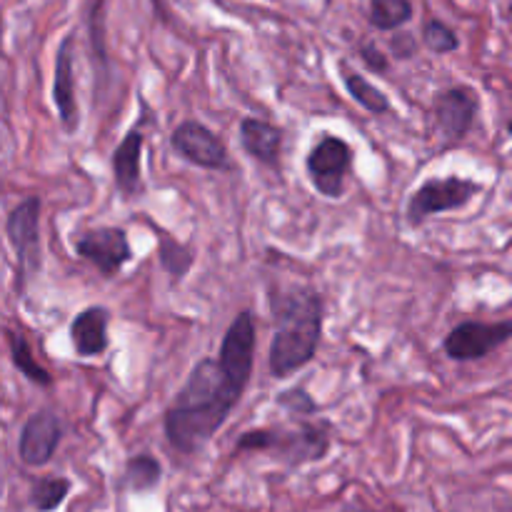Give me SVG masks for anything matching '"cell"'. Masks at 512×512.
<instances>
[{"label": "cell", "mask_w": 512, "mask_h": 512, "mask_svg": "<svg viewBox=\"0 0 512 512\" xmlns=\"http://www.w3.org/2000/svg\"><path fill=\"white\" fill-rule=\"evenodd\" d=\"M245 388L248 380L230 373L220 358H203L195 363L183 390L165 413L168 443L183 455L200 453L223 428Z\"/></svg>", "instance_id": "cell-1"}, {"label": "cell", "mask_w": 512, "mask_h": 512, "mask_svg": "<svg viewBox=\"0 0 512 512\" xmlns=\"http://www.w3.org/2000/svg\"><path fill=\"white\" fill-rule=\"evenodd\" d=\"M275 335L268 365L273 378H288L305 368L318 353L323 338V298L315 290L295 288L270 298Z\"/></svg>", "instance_id": "cell-2"}, {"label": "cell", "mask_w": 512, "mask_h": 512, "mask_svg": "<svg viewBox=\"0 0 512 512\" xmlns=\"http://www.w3.org/2000/svg\"><path fill=\"white\" fill-rule=\"evenodd\" d=\"M238 453H273L290 468L318 463L330 450V430L325 423H298L293 428L248 430L235 443Z\"/></svg>", "instance_id": "cell-3"}, {"label": "cell", "mask_w": 512, "mask_h": 512, "mask_svg": "<svg viewBox=\"0 0 512 512\" xmlns=\"http://www.w3.org/2000/svg\"><path fill=\"white\" fill-rule=\"evenodd\" d=\"M350 165H353V148L335 135H323L305 160L315 190L333 200L345 193V178L350 173Z\"/></svg>", "instance_id": "cell-4"}, {"label": "cell", "mask_w": 512, "mask_h": 512, "mask_svg": "<svg viewBox=\"0 0 512 512\" xmlns=\"http://www.w3.org/2000/svg\"><path fill=\"white\" fill-rule=\"evenodd\" d=\"M480 185L465 178H435L420 185L408 203V220L413 225L425 223L430 215L448 213V210H460L478 195Z\"/></svg>", "instance_id": "cell-5"}, {"label": "cell", "mask_w": 512, "mask_h": 512, "mask_svg": "<svg viewBox=\"0 0 512 512\" xmlns=\"http://www.w3.org/2000/svg\"><path fill=\"white\" fill-rule=\"evenodd\" d=\"M512 338V320H500V323H478L468 320L460 323L458 328L450 330L445 338L443 348L448 358L468 363V360H480L498 350Z\"/></svg>", "instance_id": "cell-6"}, {"label": "cell", "mask_w": 512, "mask_h": 512, "mask_svg": "<svg viewBox=\"0 0 512 512\" xmlns=\"http://www.w3.org/2000/svg\"><path fill=\"white\" fill-rule=\"evenodd\" d=\"M5 233L18 253L20 278L25 285V280L33 278L35 270L40 268V200L28 198L15 205L5 223Z\"/></svg>", "instance_id": "cell-7"}, {"label": "cell", "mask_w": 512, "mask_h": 512, "mask_svg": "<svg viewBox=\"0 0 512 512\" xmlns=\"http://www.w3.org/2000/svg\"><path fill=\"white\" fill-rule=\"evenodd\" d=\"M75 250L83 260L93 263L103 275H115L133 260L128 233L123 228L88 230L75 240Z\"/></svg>", "instance_id": "cell-8"}, {"label": "cell", "mask_w": 512, "mask_h": 512, "mask_svg": "<svg viewBox=\"0 0 512 512\" xmlns=\"http://www.w3.org/2000/svg\"><path fill=\"white\" fill-rule=\"evenodd\" d=\"M173 148L183 155L188 163L198 165L205 170H220L228 165V148L223 140L205 125L195 123V120H185L175 128L173 138H170Z\"/></svg>", "instance_id": "cell-9"}, {"label": "cell", "mask_w": 512, "mask_h": 512, "mask_svg": "<svg viewBox=\"0 0 512 512\" xmlns=\"http://www.w3.org/2000/svg\"><path fill=\"white\" fill-rule=\"evenodd\" d=\"M63 438V425L50 410H38L25 420L18 440V455L28 468H40L50 463Z\"/></svg>", "instance_id": "cell-10"}, {"label": "cell", "mask_w": 512, "mask_h": 512, "mask_svg": "<svg viewBox=\"0 0 512 512\" xmlns=\"http://www.w3.org/2000/svg\"><path fill=\"white\" fill-rule=\"evenodd\" d=\"M478 95L473 88H450L438 95L435 100V115H438V128L448 143H458L473 128L475 115H478Z\"/></svg>", "instance_id": "cell-11"}, {"label": "cell", "mask_w": 512, "mask_h": 512, "mask_svg": "<svg viewBox=\"0 0 512 512\" xmlns=\"http://www.w3.org/2000/svg\"><path fill=\"white\" fill-rule=\"evenodd\" d=\"M73 43L75 38H68L60 43L58 58H55V80H53V100L58 105L60 123L68 133H73L78 125V103H75V78H73Z\"/></svg>", "instance_id": "cell-12"}, {"label": "cell", "mask_w": 512, "mask_h": 512, "mask_svg": "<svg viewBox=\"0 0 512 512\" xmlns=\"http://www.w3.org/2000/svg\"><path fill=\"white\" fill-rule=\"evenodd\" d=\"M70 340L80 358H95L108 350V310L93 305L75 315L70 325Z\"/></svg>", "instance_id": "cell-13"}, {"label": "cell", "mask_w": 512, "mask_h": 512, "mask_svg": "<svg viewBox=\"0 0 512 512\" xmlns=\"http://www.w3.org/2000/svg\"><path fill=\"white\" fill-rule=\"evenodd\" d=\"M240 143L250 158L265 165H278L280 148H283V130L268 120L243 118L240 120Z\"/></svg>", "instance_id": "cell-14"}, {"label": "cell", "mask_w": 512, "mask_h": 512, "mask_svg": "<svg viewBox=\"0 0 512 512\" xmlns=\"http://www.w3.org/2000/svg\"><path fill=\"white\" fill-rule=\"evenodd\" d=\"M145 135L140 128H130L123 143L115 148L113 173L115 185L123 195H135L140 188V155H143Z\"/></svg>", "instance_id": "cell-15"}, {"label": "cell", "mask_w": 512, "mask_h": 512, "mask_svg": "<svg viewBox=\"0 0 512 512\" xmlns=\"http://www.w3.org/2000/svg\"><path fill=\"white\" fill-rule=\"evenodd\" d=\"M160 478H163V468H160L158 460L148 453H140L125 463L120 485L130 490V493H148V490H153L160 483Z\"/></svg>", "instance_id": "cell-16"}, {"label": "cell", "mask_w": 512, "mask_h": 512, "mask_svg": "<svg viewBox=\"0 0 512 512\" xmlns=\"http://www.w3.org/2000/svg\"><path fill=\"white\" fill-rule=\"evenodd\" d=\"M343 83L345 88H348V93L353 95L355 103H358L360 108L368 110V113L383 115L390 110L388 95H385L380 88H375V85L370 83L368 78H363L360 73H353V70L343 68Z\"/></svg>", "instance_id": "cell-17"}, {"label": "cell", "mask_w": 512, "mask_h": 512, "mask_svg": "<svg viewBox=\"0 0 512 512\" xmlns=\"http://www.w3.org/2000/svg\"><path fill=\"white\" fill-rule=\"evenodd\" d=\"M70 490H73V483L68 478H60V475L40 478L30 488V505L38 512H55L65 503Z\"/></svg>", "instance_id": "cell-18"}, {"label": "cell", "mask_w": 512, "mask_h": 512, "mask_svg": "<svg viewBox=\"0 0 512 512\" xmlns=\"http://www.w3.org/2000/svg\"><path fill=\"white\" fill-rule=\"evenodd\" d=\"M5 338H8V348H10V358H13V365L25 375V378L33 380V383H38V385H53V375L35 363L33 350H30L28 340H25L23 335L13 333V330H5Z\"/></svg>", "instance_id": "cell-19"}, {"label": "cell", "mask_w": 512, "mask_h": 512, "mask_svg": "<svg viewBox=\"0 0 512 512\" xmlns=\"http://www.w3.org/2000/svg\"><path fill=\"white\" fill-rule=\"evenodd\" d=\"M413 18L410 0H370V23L378 30H398Z\"/></svg>", "instance_id": "cell-20"}, {"label": "cell", "mask_w": 512, "mask_h": 512, "mask_svg": "<svg viewBox=\"0 0 512 512\" xmlns=\"http://www.w3.org/2000/svg\"><path fill=\"white\" fill-rule=\"evenodd\" d=\"M158 245H160V265H163L165 273L173 275L175 280L185 278V273H188L190 265H193L195 260L193 250H190L188 245L170 238L168 233H160Z\"/></svg>", "instance_id": "cell-21"}, {"label": "cell", "mask_w": 512, "mask_h": 512, "mask_svg": "<svg viewBox=\"0 0 512 512\" xmlns=\"http://www.w3.org/2000/svg\"><path fill=\"white\" fill-rule=\"evenodd\" d=\"M423 43L425 48H430L433 53L445 55L455 53L460 48V40L455 35V30L450 25H445L443 20H428L423 28Z\"/></svg>", "instance_id": "cell-22"}, {"label": "cell", "mask_w": 512, "mask_h": 512, "mask_svg": "<svg viewBox=\"0 0 512 512\" xmlns=\"http://www.w3.org/2000/svg\"><path fill=\"white\" fill-rule=\"evenodd\" d=\"M278 405L283 410H288L293 418L318 413V403H315V400L310 398L308 390H303V388H293V390H285V393H280Z\"/></svg>", "instance_id": "cell-23"}, {"label": "cell", "mask_w": 512, "mask_h": 512, "mask_svg": "<svg viewBox=\"0 0 512 512\" xmlns=\"http://www.w3.org/2000/svg\"><path fill=\"white\" fill-rule=\"evenodd\" d=\"M360 58H363L365 68L373 70V73H388V68H390L388 55H385L375 43L360 45Z\"/></svg>", "instance_id": "cell-24"}, {"label": "cell", "mask_w": 512, "mask_h": 512, "mask_svg": "<svg viewBox=\"0 0 512 512\" xmlns=\"http://www.w3.org/2000/svg\"><path fill=\"white\" fill-rule=\"evenodd\" d=\"M390 50H393L398 60H410L415 58V53H418V40H415V35L410 33H398L390 38Z\"/></svg>", "instance_id": "cell-25"}, {"label": "cell", "mask_w": 512, "mask_h": 512, "mask_svg": "<svg viewBox=\"0 0 512 512\" xmlns=\"http://www.w3.org/2000/svg\"><path fill=\"white\" fill-rule=\"evenodd\" d=\"M340 512H370V510H365L363 505H355V503H348V505H343V508H340Z\"/></svg>", "instance_id": "cell-26"}, {"label": "cell", "mask_w": 512, "mask_h": 512, "mask_svg": "<svg viewBox=\"0 0 512 512\" xmlns=\"http://www.w3.org/2000/svg\"><path fill=\"white\" fill-rule=\"evenodd\" d=\"M508 133L512 135V120H510V123H508Z\"/></svg>", "instance_id": "cell-27"}]
</instances>
